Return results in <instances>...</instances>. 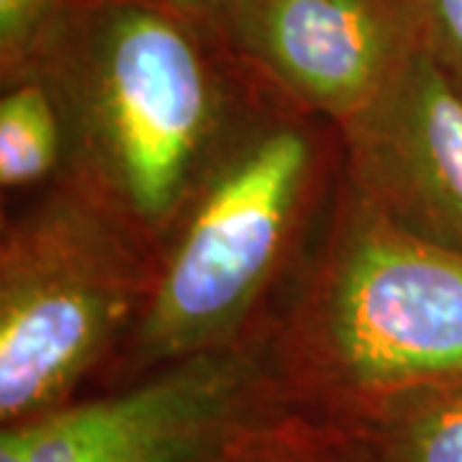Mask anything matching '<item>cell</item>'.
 Wrapping results in <instances>:
<instances>
[{
	"label": "cell",
	"instance_id": "obj_14",
	"mask_svg": "<svg viewBox=\"0 0 462 462\" xmlns=\"http://www.w3.org/2000/svg\"><path fill=\"white\" fill-rule=\"evenodd\" d=\"M416 3H421V5H424V3H427V0H416Z\"/></svg>",
	"mask_w": 462,
	"mask_h": 462
},
{
	"label": "cell",
	"instance_id": "obj_1",
	"mask_svg": "<svg viewBox=\"0 0 462 462\" xmlns=\"http://www.w3.org/2000/svg\"><path fill=\"white\" fill-rule=\"evenodd\" d=\"M196 26L162 0H67L26 72L60 106L67 180L149 245L170 239L234 134Z\"/></svg>",
	"mask_w": 462,
	"mask_h": 462
},
{
	"label": "cell",
	"instance_id": "obj_6",
	"mask_svg": "<svg viewBox=\"0 0 462 462\" xmlns=\"http://www.w3.org/2000/svg\"><path fill=\"white\" fill-rule=\"evenodd\" d=\"M216 29L296 106L337 126L424 42L416 0H229Z\"/></svg>",
	"mask_w": 462,
	"mask_h": 462
},
{
	"label": "cell",
	"instance_id": "obj_11",
	"mask_svg": "<svg viewBox=\"0 0 462 462\" xmlns=\"http://www.w3.org/2000/svg\"><path fill=\"white\" fill-rule=\"evenodd\" d=\"M67 0H0V67L11 83L29 72Z\"/></svg>",
	"mask_w": 462,
	"mask_h": 462
},
{
	"label": "cell",
	"instance_id": "obj_10",
	"mask_svg": "<svg viewBox=\"0 0 462 462\" xmlns=\"http://www.w3.org/2000/svg\"><path fill=\"white\" fill-rule=\"evenodd\" d=\"M247 462H373V449L357 424H316L296 416Z\"/></svg>",
	"mask_w": 462,
	"mask_h": 462
},
{
	"label": "cell",
	"instance_id": "obj_13",
	"mask_svg": "<svg viewBox=\"0 0 462 462\" xmlns=\"http://www.w3.org/2000/svg\"><path fill=\"white\" fill-rule=\"evenodd\" d=\"M170 8H175L178 14L188 16L196 23L216 26L218 18L224 14V8L229 5V0H162Z\"/></svg>",
	"mask_w": 462,
	"mask_h": 462
},
{
	"label": "cell",
	"instance_id": "obj_4",
	"mask_svg": "<svg viewBox=\"0 0 462 462\" xmlns=\"http://www.w3.org/2000/svg\"><path fill=\"white\" fill-rule=\"evenodd\" d=\"M142 234L67 180L5 221L0 242V421L69 403L136 327L157 260Z\"/></svg>",
	"mask_w": 462,
	"mask_h": 462
},
{
	"label": "cell",
	"instance_id": "obj_9",
	"mask_svg": "<svg viewBox=\"0 0 462 462\" xmlns=\"http://www.w3.org/2000/svg\"><path fill=\"white\" fill-rule=\"evenodd\" d=\"M65 121L39 75L5 83L0 98V185L21 190L65 170Z\"/></svg>",
	"mask_w": 462,
	"mask_h": 462
},
{
	"label": "cell",
	"instance_id": "obj_5",
	"mask_svg": "<svg viewBox=\"0 0 462 462\" xmlns=\"http://www.w3.org/2000/svg\"><path fill=\"white\" fill-rule=\"evenodd\" d=\"M296 403L278 355L249 339L3 427L0 462H247Z\"/></svg>",
	"mask_w": 462,
	"mask_h": 462
},
{
	"label": "cell",
	"instance_id": "obj_8",
	"mask_svg": "<svg viewBox=\"0 0 462 462\" xmlns=\"http://www.w3.org/2000/svg\"><path fill=\"white\" fill-rule=\"evenodd\" d=\"M355 424L373 462H462V375L391 398Z\"/></svg>",
	"mask_w": 462,
	"mask_h": 462
},
{
	"label": "cell",
	"instance_id": "obj_12",
	"mask_svg": "<svg viewBox=\"0 0 462 462\" xmlns=\"http://www.w3.org/2000/svg\"><path fill=\"white\" fill-rule=\"evenodd\" d=\"M424 39L447 78L462 93V0L424 3Z\"/></svg>",
	"mask_w": 462,
	"mask_h": 462
},
{
	"label": "cell",
	"instance_id": "obj_3",
	"mask_svg": "<svg viewBox=\"0 0 462 462\" xmlns=\"http://www.w3.org/2000/svg\"><path fill=\"white\" fill-rule=\"evenodd\" d=\"M319 139L298 121H264L231 142L157 260L129 334L134 363L165 365L249 342L314 196Z\"/></svg>",
	"mask_w": 462,
	"mask_h": 462
},
{
	"label": "cell",
	"instance_id": "obj_7",
	"mask_svg": "<svg viewBox=\"0 0 462 462\" xmlns=\"http://www.w3.org/2000/svg\"><path fill=\"white\" fill-rule=\"evenodd\" d=\"M339 132L355 196L398 229L462 252V93L427 39Z\"/></svg>",
	"mask_w": 462,
	"mask_h": 462
},
{
	"label": "cell",
	"instance_id": "obj_2",
	"mask_svg": "<svg viewBox=\"0 0 462 462\" xmlns=\"http://www.w3.org/2000/svg\"><path fill=\"white\" fill-rule=\"evenodd\" d=\"M298 398L360 421L462 375V252L393 226L345 185L314 275L275 349Z\"/></svg>",
	"mask_w": 462,
	"mask_h": 462
}]
</instances>
